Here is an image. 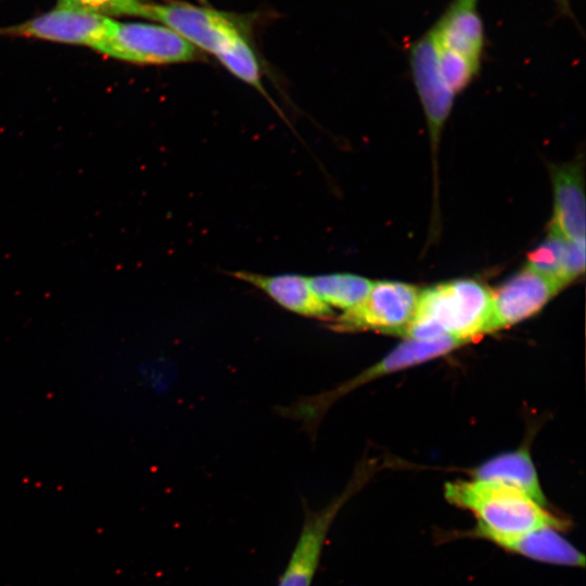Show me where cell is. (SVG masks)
<instances>
[{
  "label": "cell",
  "instance_id": "277c9868",
  "mask_svg": "<svg viewBox=\"0 0 586 586\" xmlns=\"http://www.w3.org/2000/svg\"><path fill=\"white\" fill-rule=\"evenodd\" d=\"M93 48L109 56L138 64L183 63L200 55L195 47L169 28L145 23L114 21L106 36Z\"/></svg>",
  "mask_w": 586,
  "mask_h": 586
},
{
  "label": "cell",
  "instance_id": "8fae6325",
  "mask_svg": "<svg viewBox=\"0 0 586 586\" xmlns=\"http://www.w3.org/2000/svg\"><path fill=\"white\" fill-rule=\"evenodd\" d=\"M553 215L551 231L568 241L585 240V193L581 166L575 163L553 166Z\"/></svg>",
  "mask_w": 586,
  "mask_h": 586
},
{
  "label": "cell",
  "instance_id": "8992f818",
  "mask_svg": "<svg viewBox=\"0 0 586 586\" xmlns=\"http://www.w3.org/2000/svg\"><path fill=\"white\" fill-rule=\"evenodd\" d=\"M353 485L319 510L304 508V522L277 586H310L318 570L330 527L353 493Z\"/></svg>",
  "mask_w": 586,
  "mask_h": 586
},
{
  "label": "cell",
  "instance_id": "3957f363",
  "mask_svg": "<svg viewBox=\"0 0 586 586\" xmlns=\"http://www.w3.org/2000/svg\"><path fill=\"white\" fill-rule=\"evenodd\" d=\"M420 291L411 284L395 281L372 282L367 296L327 322L335 332L377 330L404 334L418 304Z\"/></svg>",
  "mask_w": 586,
  "mask_h": 586
},
{
  "label": "cell",
  "instance_id": "9a60e30c",
  "mask_svg": "<svg viewBox=\"0 0 586 586\" xmlns=\"http://www.w3.org/2000/svg\"><path fill=\"white\" fill-rule=\"evenodd\" d=\"M315 294L330 308L346 310L369 293L372 281L354 273H326L308 277Z\"/></svg>",
  "mask_w": 586,
  "mask_h": 586
},
{
  "label": "cell",
  "instance_id": "ffe728a7",
  "mask_svg": "<svg viewBox=\"0 0 586 586\" xmlns=\"http://www.w3.org/2000/svg\"><path fill=\"white\" fill-rule=\"evenodd\" d=\"M585 269V240L568 241L564 262L565 284L576 279Z\"/></svg>",
  "mask_w": 586,
  "mask_h": 586
},
{
  "label": "cell",
  "instance_id": "7c38bea8",
  "mask_svg": "<svg viewBox=\"0 0 586 586\" xmlns=\"http://www.w3.org/2000/svg\"><path fill=\"white\" fill-rule=\"evenodd\" d=\"M432 30L440 47L480 63L484 26L477 0H454Z\"/></svg>",
  "mask_w": 586,
  "mask_h": 586
},
{
  "label": "cell",
  "instance_id": "e0dca14e",
  "mask_svg": "<svg viewBox=\"0 0 586 586\" xmlns=\"http://www.w3.org/2000/svg\"><path fill=\"white\" fill-rule=\"evenodd\" d=\"M217 59L235 77L264 92L257 58L243 36L234 40Z\"/></svg>",
  "mask_w": 586,
  "mask_h": 586
},
{
  "label": "cell",
  "instance_id": "4fadbf2b",
  "mask_svg": "<svg viewBox=\"0 0 586 586\" xmlns=\"http://www.w3.org/2000/svg\"><path fill=\"white\" fill-rule=\"evenodd\" d=\"M474 480L511 486L539 505H547L535 467L525 449L501 454L485 461L474 470Z\"/></svg>",
  "mask_w": 586,
  "mask_h": 586
},
{
  "label": "cell",
  "instance_id": "52a82bcc",
  "mask_svg": "<svg viewBox=\"0 0 586 586\" xmlns=\"http://www.w3.org/2000/svg\"><path fill=\"white\" fill-rule=\"evenodd\" d=\"M410 64L417 91L429 122L433 153L444 123L451 110L453 91L444 82L438 68V43L432 30L410 48Z\"/></svg>",
  "mask_w": 586,
  "mask_h": 586
},
{
  "label": "cell",
  "instance_id": "6da1fadb",
  "mask_svg": "<svg viewBox=\"0 0 586 586\" xmlns=\"http://www.w3.org/2000/svg\"><path fill=\"white\" fill-rule=\"evenodd\" d=\"M450 504L471 511L477 520L473 534L494 544L528 532L566 530L569 521L555 515L526 494L508 485L483 481H455L445 485Z\"/></svg>",
  "mask_w": 586,
  "mask_h": 586
},
{
  "label": "cell",
  "instance_id": "ba28073f",
  "mask_svg": "<svg viewBox=\"0 0 586 586\" xmlns=\"http://www.w3.org/2000/svg\"><path fill=\"white\" fill-rule=\"evenodd\" d=\"M560 289L555 281L526 266L493 292L489 332L532 316Z\"/></svg>",
  "mask_w": 586,
  "mask_h": 586
},
{
  "label": "cell",
  "instance_id": "d6986e66",
  "mask_svg": "<svg viewBox=\"0 0 586 586\" xmlns=\"http://www.w3.org/2000/svg\"><path fill=\"white\" fill-rule=\"evenodd\" d=\"M140 3L138 0H59V8L136 16Z\"/></svg>",
  "mask_w": 586,
  "mask_h": 586
},
{
  "label": "cell",
  "instance_id": "2e32d148",
  "mask_svg": "<svg viewBox=\"0 0 586 586\" xmlns=\"http://www.w3.org/2000/svg\"><path fill=\"white\" fill-rule=\"evenodd\" d=\"M566 242L568 240L550 230L548 237L527 255L526 266L562 288L565 285Z\"/></svg>",
  "mask_w": 586,
  "mask_h": 586
},
{
  "label": "cell",
  "instance_id": "7a4b0ae2",
  "mask_svg": "<svg viewBox=\"0 0 586 586\" xmlns=\"http://www.w3.org/2000/svg\"><path fill=\"white\" fill-rule=\"evenodd\" d=\"M493 292L469 279L456 280L420 291L415 315L403 335L432 340L444 335L467 342L488 333Z\"/></svg>",
  "mask_w": 586,
  "mask_h": 586
},
{
  "label": "cell",
  "instance_id": "9c48e42d",
  "mask_svg": "<svg viewBox=\"0 0 586 586\" xmlns=\"http://www.w3.org/2000/svg\"><path fill=\"white\" fill-rule=\"evenodd\" d=\"M113 23V20L95 12L58 8L7 31L93 48L106 36Z\"/></svg>",
  "mask_w": 586,
  "mask_h": 586
},
{
  "label": "cell",
  "instance_id": "44dd1931",
  "mask_svg": "<svg viewBox=\"0 0 586 586\" xmlns=\"http://www.w3.org/2000/svg\"><path fill=\"white\" fill-rule=\"evenodd\" d=\"M558 3H560L561 7L566 8L568 7V0H556Z\"/></svg>",
  "mask_w": 586,
  "mask_h": 586
},
{
  "label": "cell",
  "instance_id": "5b68a950",
  "mask_svg": "<svg viewBox=\"0 0 586 586\" xmlns=\"http://www.w3.org/2000/svg\"><path fill=\"white\" fill-rule=\"evenodd\" d=\"M136 16L161 22L195 48L222 53L242 36L237 24L221 12L188 3H140Z\"/></svg>",
  "mask_w": 586,
  "mask_h": 586
},
{
  "label": "cell",
  "instance_id": "5bb4252c",
  "mask_svg": "<svg viewBox=\"0 0 586 586\" xmlns=\"http://www.w3.org/2000/svg\"><path fill=\"white\" fill-rule=\"evenodd\" d=\"M499 547L531 560L569 566L585 565L584 555L577 550L559 530L543 527L526 534L501 540Z\"/></svg>",
  "mask_w": 586,
  "mask_h": 586
},
{
  "label": "cell",
  "instance_id": "30bf717a",
  "mask_svg": "<svg viewBox=\"0 0 586 586\" xmlns=\"http://www.w3.org/2000/svg\"><path fill=\"white\" fill-rule=\"evenodd\" d=\"M232 277L263 291L282 308L302 317L330 321L333 310L313 291L308 277L297 273L262 275L232 271Z\"/></svg>",
  "mask_w": 586,
  "mask_h": 586
},
{
  "label": "cell",
  "instance_id": "ac0fdd59",
  "mask_svg": "<svg viewBox=\"0 0 586 586\" xmlns=\"http://www.w3.org/2000/svg\"><path fill=\"white\" fill-rule=\"evenodd\" d=\"M479 62L460 53L438 46L440 73L453 93L461 91L469 85L479 68Z\"/></svg>",
  "mask_w": 586,
  "mask_h": 586
}]
</instances>
